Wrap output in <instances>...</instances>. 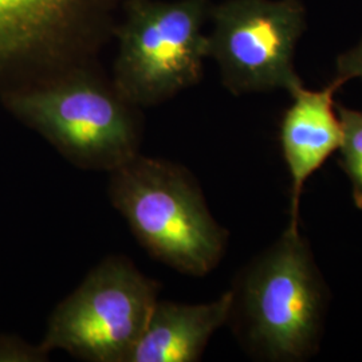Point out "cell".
Instances as JSON below:
<instances>
[{"label":"cell","mask_w":362,"mask_h":362,"mask_svg":"<svg viewBox=\"0 0 362 362\" xmlns=\"http://www.w3.org/2000/svg\"><path fill=\"white\" fill-rule=\"evenodd\" d=\"M109 173L113 207L153 258L192 276H204L219 264L228 233L187 169L137 153Z\"/></svg>","instance_id":"cell-1"},{"label":"cell","mask_w":362,"mask_h":362,"mask_svg":"<svg viewBox=\"0 0 362 362\" xmlns=\"http://www.w3.org/2000/svg\"><path fill=\"white\" fill-rule=\"evenodd\" d=\"M245 344L255 356L274 362L310 358L320 346L327 288L299 227L255 259L233 291Z\"/></svg>","instance_id":"cell-2"},{"label":"cell","mask_w":362,"mask_h":362,"mask_svg":"<svg viewBox=\"0 0 362 362\" xmlns=\"http://www.w3.org/2000/svg\"><path fill=\"white\" fill-rule=\"evenodd\" d=\"M4 103L79 168L112 172L139 153L134 106L86 71L11 91Z\"/></svg>","instance_id":"cell-3"},{"label":"cell","mask_w":362,"mask_h":362,"mask_svg":"<svg viewBox=\"0 0 362 362\" xmlns=\"http://www.w3.org/2000/svg\"><path fill=\"white\" fill-rule=\"evenodd\" d=\"M208 0H128L117 30V93L134 107L161 104L203 77Z\"/></svg>","instance_id":"cell-4"},{"label":"cell","mask_w":362,"mask_h":362,"mask_svg":"<svg viewBox=\"0 0 362 362\" xmlns=\"http://www.w3.org/2000/svg\"><path fill=\"white\" fill-rule=\"evenodd\" d=\"M160 286L130 259L101 260L47 321L40 345L89 362H128L158 300Z\"/></svg>","instance_id":"cell-5"},{"label":"cell","mask_w":362,"mask_h":362,"mask_svg":"<svg viewBox=\"0 0 362 362\" xmlns=\"http://www.w3.org/2000/svg\"><path fill=\"white\" fill-rule=\"evenodd\" d=\"M208 57L228 90L293 91L303 85L294 69L306 11L300 0H226L209 10Z\"/></svg>","instance_id":"cell-6"},{"label":"cell","mask_w":362,"mask_h":362,"mask_svg":"<svg viewBox=\"0 0 362 362\" xmlns=\"http://www.w3.org/2000/svg\"><path fill=\"white\" fill-rule=\"evenodd\" d=\"M344 83L336 77L321 90H309L300 85L290 91L293 104L281 124V145L291 177L288 227H299V203L305 182L339 148L342 128L334 94Z\"/></svg>","instance_id":"cell-7"},{"label":"cell","mask_w":362,"mask_h":362,"mask_svg":"<svg viewBox=\"0 0 362 362\" xmlns=\"http://www.w3.org/2000/svg\"><path fill=\"white\" fill-rule=\"evenodd\" d=\"M233 291L207 303L157 300L128 362L199 361L211 337L231 318Z\"/></svg>","instance_id":"cell-8"},{"label":"cell","mask_w":362,"mask_h":362,"mask_svg":"<svg viewBox=\"0 0 362 362\" xmlns=\"http://www.w3.org/2000/svg\"><path fill=\"white\" fill-rule=\"evenodd\" d=\"M93 0H0V65L50 52Z\"/></svg>","instance_id":"cell-9"},{"label":"cell","mask_w":362,"mask_h":362,"mask_svg":"<svg viewBox=\"0 0 362 362\" xmlns=\"http://www.w3.org/2000/svg\"><path fill=\"white\" fill-rule=\"evenodd\" d=\"M342 139L339 144V165L349 177L354 204L362 209V110L336 105Z\"/></svg>","instance_id":"cell-10"},{"label":"cell","mask_w":362,"mask_h":362,"mask_svg":"<svg viewBox=\"0 0 362 362\" xmlns=\"http://www.w3.org/2000/svg\"><path fill=\"white\" fill-rule=\"evenodd\" d=\"M49 351L18 337L0 336V362L47 361Z\"/></svg>","instance_id":"cell-11"},{"label":"cell","mask_w":362,"mask_h":362,"mask_svg":"<svg viewBox=\"0 0 362 362\" xmlns=\"http://www.w3.org/2000/svg\"><path fill=\"white\" fill-rule=\"evenodd\" d=\"M337 78L348 82L349 79H362V39L348 52L337 58Z\"/></svg>","instance_id":"cell-12"}]
</instances>
